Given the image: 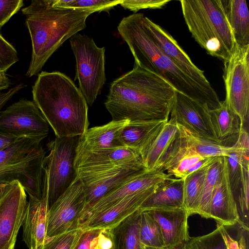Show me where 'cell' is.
<instances>
[{
  "instance_id": "6da1fadb",
  "label": "cell",
  "mask_w": 249,
  "mask_h": 249,
  "mask_svg": "<svg viewBox=\"0 0 249 249\" xmlns=\"http://www.w3.org/2000/svg\"><path fill=\"white\" fill-rule=\"evenodd\" d=\"M176 92L162 78L135 64L111 83L105 105L114 121H167Z\"/></svg>"
},
{
  "instance_id": "7a4b0ae2",
  "label": "cell",
  "mask_w": 249,
  "mask_h": 249,
  "mask_svg": "<svg viewBox=\"0 0 249 249\" xmlns=\"http://www.w3.org/2000/svg\"><path fill=\"white\" fill-rule=\"evenodd\" d=\"M142 13L124 17L118 32L131 52L135 64L159 76L175 90L198 102L209 110L220 106L218 95H213L180 70L160 48L149 34Z\"/></svg>"
},
{
  "instance_id": "3957f363",
  "label": "cell",
  "mask_w": 249,
  "mask_h": 249,
  "mask_svg": "<svg viewBox=\"0 0 249 249\" xmlns=\"http://www.w3.org/2000/svg\"><path fill=\"white\" fill-rule=\"evenodd\" d=\"M32 45L28 77L39 73L52 55L68 39L86 27L90 9L54 7L52 0H33L23 8Z\"/></svg>"
},
{
  "instance_id": "277c9868",
  "label": "cell",
  "mask_w": 249,
  "mask_h": 249,
  "mask_svg": "<svg viewBox=\"0 0 249 249\" xmlns=\"http://www.w3.org/2000/svg\"><path fill=\"white\" fill-rule=\"evenodd\" d=\"M33 102L56 137L82 136L88 129V106L80 89L59 71H42L32 87Z\"/></svg>"
},
{
  "instance_id": "5b68a950",
  "label": "cell",
  "mask_w": 249,
  "mask_h": 249,
  "mask_svg": "<svg viewBox=\"0 0 249 249\" xmlns=\"http://www.w3.org/2000/svg\"><path fill=\"white\" fill-rule=\"evenodd\" d=\"M192 36L208 53L223 62L233 53L236 44L222 0H180Z\"/></svg>"
},
{
  "instance_id": "8992f818",
  "label": "cell",
  "mask_w": 249,
  "mask_h": 249,
  "mask_svg": "<svg viewBox=\"0 0 249 249\" xmlns=\"http://www.w3.org/2000/svg\"><path fill=\"white\" fill-rule=\"evenodd\" d=\"M80 138L56 137L47 144L49 153L44 159L42 198L49 209L78 177L75 162Z\"/></svg>"
},
{
  "instance_id": "52a82bcc",
  "label": "cell",
  "mask_w": 249,
  "mask_h": 249,
  "mask_svg": "<svg viewBox=\"0 0 249 249\" xmlns=\"http://www.w3.org/2000/svg\"><path fill=\"white\" fill-rule=\"evenodd\" d=\"M69 40L76 60L74 80L87 104L92 106L106 81L105 48L98 47L91 37L78 33Z\"/></svg>"
},
{
  "instance_id": "ba28073f",
  "label": "cell",
  "mask_w": 249,
  "mask_h": 249,
  "mask_svg": "<svg viewBox=\"0 0 249 249\" xmlns=\"http://www.w3.org/2000/svg\"><path fill=\"white\" fill-rule=\"evenodd\" d=\"M224 65L225 100L239 117L240 127H244L249 113V45H236L232 56Z\"/></svg>"
},
{
  "instance_id": "9c48e42d",
  "label": "cell",
  "mask_w": 249,
  "mask_h": 249,
  "mask_svg": "<svg viewBox=\"0 0 249 249\" xmlns=\"http://www.w3.org/2000/svg\"><path fill=\"white\" fill-rule=\"evenodd\" d=\"M50 127L33 101L20 99L0 112V131L19 138L41 142Z\"/></svg>"
},
{
  "instance_id": "30bf717a",
  "label": "cell",
  "mask_w": 249,
  "mask_h": 249,
  "mask_svg": "<svg viewBox=\"0 0 249 249\" xmlns=\"http://www.w3.org/2000/svg\"><path fill=\"white\" fill-rule=\"evenodd\" d=\"M28 200L18 180L0 185V249H14Z\"/></svg>"
},
{
  "instance_id": "8fae6325",
  "label": "cell",
  "mask_w": 249,
  "mask_h": 249,
  "mask_svg": "<svg viewBox=\"0 0 249 249\" xmlns=\"http://www.w3.org/2000/svg\"><path fill=\"white\" fill-rule=\"evenodd\" d=\"M86 202L84 185L77 177L49 209L47 229L48 240L79 228Z\"/></svg>"
},
{
  "instance_id": "7c38bea8",
  "label": "cell",
  "mask_w": 249,
  "mask_h": 249,
  "mask_svg": "<svg viewBox=\"0 0 249 249\" xmlns=\"http://www.w3.org/2000/svg\"><path fill=\"white\" fill-rule=\"evenodd\" d=\"M145 170L144 167L138 166L96 171H77L78 177L84 185L86 196V205L81 219L103 197Z\"/></svg>"
},
{
  "instance_id": "4fadbf2b",
  "label": "cell",
  "mask_w": 249,
  "mask_h": 249,
  "mask_svg": "<svg viewBox=\"0 0 249 249\" xmlns=\"http://www.w3.org/2000/svg\"><path fill=\"white\" fill-rule=\"evenodd\" d=\"M46 153L41 145L21 161L0 165V184L18 180L30 198L41 200L43 162Z\"/></svg>"
},
{
  "instance_id": "5bb4252c",
  "label": "cell",
  "mask_w": 249,
  "mask_h": 249,
  "mask_svg": "<svg viewBox=\"0 0 249 249\" xmlns=\"http://www.w3.org/2000/svg\"><path fill=\"white\" fill-rule=\"evenodd\" d=\"M75 166L76 170L85 171L144 167L140 152L134 149L122 146L90 150L82 146L80 142Z\"/></svg>"
},
{
  "instance_id": "9a60e30c",
  "label": "cell",
  "mask_w": 249,
  "mask_h": 249,
  "mask_svg": "<svg viewBox=\"0 0 249 249\" xmlns=\"http://www.w3.org/2000/svg\"><path fill=\"white\" fill-rule=\"evenodd\" d=\"M170 114L193 134L222 144L214 132L209 109L198 102L177 91Z\"/></svg>"
},
{
  "instance_id": "2e32d148",
  "label": "cell",
  "mask_w": 249,
  "mask_h": 249,
  "mask_svg": "<svg viewBox=\"0 0 249 249\" xmlns=\"http://www.w3.org/2000/svg\"><path fill=\"white\" fill-rule=\"evenodd\" d=\"M148 31L161 51L185 74L208 92L217 95L204 72L197 68L168 31L145 17Z\"/></svg>"
},
{
  "instance_id": "e0dca14e",
  "label": "cell",
  "mask_w": 249,
  "mask_h": 249,
  "mask_svg": "<svg viewBox=\"0 0 249 249\" xmlns=\"http://www.w3.org/2000/svg\"><path fill=\"white\" fill-rule=\"evenodd\" d=\"M171 178L160 170L143 171L101 199L82 217L80 224L88 218L110 207L125 197L158 187Z\"/></svg>"
},
{
  "instance_id": "ac0fdd59",
  "label": "cell",
  "mask_w": 249,
  "mask_h": 249,
  "mask_svg": "<svg viewBox=\"0 0 249 249\" xmlns=\"http://www.w3.org/2000/svg\"><path fill=\"white\" fill-rule=\"evenodd\" d=\"M209 216L218 225L226 227L238 224L240 227L242 226L236 200L231 186L226 157H223L222 167L213 190Z\"/></svg>"
},
{
  "instance_id": "d6986e66",
  "label": "cell",
  "mask_w": 249,
  "mask_h": 249,
  "mask_svg": "<svg viewBox=\"0 0 249 249\" xmlns=\"http://www.w3.org/2000/svg\"><path fill=\"white\" fill-rule=\"evenodd\" d=\"M160 186L125 197L110 207L88 218L79 228L83 230L112 229L139 210Z\"/></svg>"
},
{
  "instance_id": "ffe728a7",
  "label": "cell",
  "mask_w": 249,
  "mask_h": 249,
  "mask_svg": "<svg viewBox=\"0 0 249 249\" xmlns=\"http://www.w3.org/2000/svg\"><path fill=\"white\" fill-rule=\"evenodd\" d=\"M160 226L163 247L181 249L191 238L188 218L190 216L184 207L155 208L147 210Z\"/></svg>"
},
{
  "instance_id": "44dd1931",
  "label": "cell",
  "mask_w": 249,
  "mask_h": 249,
  "mask_svg": "<svg viewBox=\"0 0 249 249\" xmlns=\"http://www.w3.org/2000/svg\"><path fill=\"white\" fill-rule=\"evenodd\" d=\"M49 210L45 199L29 198L22 225L23 240L29 249H41L48 240L47 229Z\"/></svg>"
},
{
  "instance_id": "7402d4cb",
  "label": "cell",
  "mask_w": 249,
  "mask_h": 249,
  "mask_svg": "<svg viewBox=\"0 0 249 249\" xmlns=\"http://www.w3.org/2000/svg\"><path fill=\"white\" fill-rule=\"evenodd\" d=\"M128 120L114 121L103 125L88 128L81 136L80 143L84 148L95 150L125 146L121 138Z\"/></svg>"
},
{
  "instance_id": "603a6c76",
  "label": "cell",
  "mask_w": 249,
  "mask_h": 249,
  "mask_svg": "<svg viewBox=\"0 0 249 249\" xmlns=\"http://www.w3.org/2000/svg\"><path fill=\"white\" fill-rule=\"evenodd\" d=\"M176 142L181 147L193 151L202 157H229L231 153L243 150L234 144L226 146L198 137L178 124Z\"/></svg>"
},
{
  "instance_id": "cb8c5ba5",
  "label": "cell",
  "mask_w": 249,
  "mask_h": 249,
  "mask_svg": "<svg viewBox=\"0 0 249 249\" xmlns=\"http://www.w3.org/2000/svg\"><path fill=\"white\" fill-rule=\"evenodd\" d=\"M178 132L177 122L170 118L141 154L142 163L147 170H158Z\"/></svg>"
},
{
  "instance_id": "d4e9b609",
  "label": "cell",
  "mask_w": 249,
  "mask_h": 249,
  "mask_svg": "<svg viewBox=\"0 0 249 249\" xmlns=\"http://www.w3.org/2000/svg\"><path fill=\"white\" fill-rule=\"evenodd\" d=\"M167 121L129 122L122 133L121 140L125 146L141 154Z\"/></svg>"
},
{
  "instance_id": "484cf974",
  "label": "cell",
  "mask_w": 249,
  "mask_h": 249,
  "mask_svg": "<svg viewBox=\"0 0 249 249\" xmlns=\"http://www.w3.org/2000/svg\"><path fill=\"white\" fill-rule=\"evenodd\" d=\"M236 45H249V12L246 0H222Z\"/></svg>"
},
{
  "instance_id": "4316f807",
  "label": "cell",
  "mask_w": 249,
  "mask_h": 249,
  "mask_svg": "<svg viewBox=\"0 0 249 249\" xmlns=\"http://www.w3.org/2000/svg\"><path fill=\"white\" fill-rule=\"evenodd\" d=\"M183 189V179L171 178L157 189L140 209L143 211L159 208L184 207Z\"/></svg>"
},
{
  "instance_id": "83f0119b",
  "label": "cell",
  "mask_w": 249,
  "mask_h": 249,
  "mask_svg": "<svg viewBox=\"0 0 249 249\" xmlns=\"http://www.w3.org/2000/svg\"><path fill=\"white\" fill-rule=\"evenodd\" d=\"M140 209L110 229L114 249H145L140 238Z\"/></svg>"
},
{
  "instance_id": "f1b7e54d",
  "label": "cell",
  "mask_w": 249,
  "mask_h": 249,
  "mask_svg": "<svg viewBox=\"0 0 249 249\" xmlns=\"http://www.w3.org/2000/svg\"><path fill=\"white\" fill-rule=\"evenodd\" d=\"M209 113L215 135L222 144L230 137L238 135L240 119L225 100L221 101L218 107L209 110Z\"/></svg>"
},
{
  "instance_id": "f546056e",
  "label": "cell",
  "mask_w": 249,
  "mask_h": 249,
  "mask_svg": "<svg viewBox=\"0 0 249 249\" xmlns=\"http://www.w3.org/2000/svg\"><path fill=\"white\" fill-rule=\"evenodd\" d=\"M212 162L183 178V205L190 215L197 213L207 171Z\"/></svg>"
},
{
  "instance_id": "4dcf8cb0",
  "label": "cell",
  "mask_w": 249,
  "mask_h": 249,
  "mask_svg": "<svg viewBox=\"0 0 249 249\" xmlns=\"http://www.w3.org/2000/svg\"><path fill=\"white\" fill-rule=\"evenodd\" d=\"M37 140L22 138L0 150V165L21 161L38 149L42 145Z\"/></svg>"
},
{
  "instance_id": "1f68e13d",
  "label": "cell",
  "mask_w": 249,
  "mask_h": 249,
  "mask_svg": "<svg viewBox=\"0 0 249 249\" xmlns=\"http://www.w3.org/2000/svg\"><path fill=\"white\" fill-rule=\"evenodd\" d=\"M222 165L223 157H217L208 168L197 213L203 218H210L211 199Z\"/></svg>"
},
{
  "instance_id": "d6a6232c",
  "label": "cell",
  "mask_w": 249,
  "mask_h": 249,
  "mask_svg": "<svg viewBox=\"0 0 249 249\" xmlns=\"http://www.w3.org/2000/svg\"><path fill=\"white\" fill-rule=\"evenodd\" d=\"M140 238L145 247H163V239L160 226L148 211H142Z\"/></svg>"
},
{
  "instance_id": "836d02e7",
  "label": "cell",
  "mask_w": 249,
  "mask_h": 249,
  "mask_svg": "<svg viewBox=\"0 0 249 249\" xmlns=\"http://www.w3.org/2000/svg\"><path fill=\"white\" fill-rule=\"evenodd\" d=\"M123 0H52V5L69 8L90 9L95 12L108 11Z\"/></svg>"
},
{
  "instance_id": "e575fe53",
  "label": "cell",
  "mask_w": 249,
  "mask_h": 249,
  "mask_svg": "<svg viewBox=\"0 0 249 249\" xmlns=\"http://www.w3.org/2000/svg\"><path fill=\"white\" fill-rule=\"evenodd\" d=\"M249 164L243 167L237 204L242 223L241 228H249Z\"/></svg>"
},
{
  "instance_id": "d590c367",
  "label": "cell",
  "mask_w": 249,
  "mask_h": 249,
  "mask_svg": "<svg viewBox=\"0 0 249 249\" xmlns=\"http://www.w3.org/2000/svg\"><path fill=\"white\" fill-rule=\"evenodd\" d=\"M249 152H233L227 157L229 177L233 194L238 190L242 173L243 167L249 164Z\"/></svg>"
},
{
  "instance_id": "8d00e7d4",
  "label": "cell",
  "mask_w": 249,
  "mask_h": 249,
  "mask_svg": "<svg viewBox=\"0 0 249 249\" xmlns=\"http://www.w3.org/2000/svg\"><path fill=\"white\" fill-rule=\"evenodd\" d=\"M185 249H227L220 228L201 236L191 237L184 246Z\"/></svg>"
},
{
  "instance_id": "74e56055",
  "label": "cell",
  "mask_w": 249,
  "mask_h": 249,
  "mask_svg": "<svg viewBox=\"0 0 249 249\" xmlns=\"http://www.w3.org/2000/svg\"><path fill=\"white\" fill-rule=\"evenodd\" d=\"M83 230L79 228L49 239L41 249H73Z\"/></svg>"
},
{
  "instance_id": "f35d334b",
  "label": "cell",
  "mask_w": 249,
  "mask_h": 249,
  "mask_svg": "<svg viewBox=\"0 0 249 249\" xmlns=\"http://www.w3.org/2000/svg\"><path fill=\"white\" fill-rule=\"evenodd\" d=\"M204 158L197 154L191 151L181 157L168 171L167 174L176 178L183 179L186 173L196 162Z\"/></svg>"
},
{
  "instance_id": "ab89813d",
  "label": "cell",
  "mask_w": 249,
  "mask_h": 249,
  "mask_svg": "<svg viewBox=\"0 0 249 249\" xmlns=\"http://www.w3.org/2000/svg\"><path fill=\"white\" fill-rule=\"evenodd\" d=\"M16 49L0 34V71L6 72L19 59Z\"/></svg>"
},
{
  "instance_id": "60d3db41",
  "label": "cell",
  "mask_w": 249,
  "mask_h": 249,
  "mask_svg": "<svg viewBox=\"0 0 249 249\" xmlns=\"http://www.w3.org/2000/svg\"><path fill=\"white\" fill-rule=\"evenodd\" d=\"M169 0H123L120 4L125 9L135 13L144 9H160L168 3Z\"/></svg>"
},
{
  "instance_id": "b9f144b4",
  "label": "cell",
  "mask_w": 249,
  "mask_h": 249,
  "mask_svg": "<svg viewBox=\"0 0 249 249\" xmlns=\"http://www.w3.org/2000/svg\"><path fill=\"white\" fill-rule=\"evenodd\" d=\"M23 6L22 0H0V29Z\"/></svg>"
},
{
  "instance_id": "7bdbcfd3",
  "label": "cell",
  "mask_w": 249,
  "mask_h": 249,
  "mask_svg": "<svg viewBox=\"0 0 249 249\" xmlns=\"http://www.w3.org/2000/svg\"><path fill=\"white\" fill-rule=\"evenodd\" d=\"M102 230H83L73 249H95L96 239Z\"/></svg>"
},
{
  "instance_id": "ee69618b",
  "label": "cell",
  "mask_w": 249,
  "mask_h": 249,
  "mask_svg": "<svg viewBox=\"0 0 249 249\" xmlns=\"http://www.w3.org/2000/svg\"><path fill=\"white\" fill-rule=\"evenodd\" d=\"M25 86V85L23 83H20L10 89L6 92H0V112L6 103L19 91L24 88Z\"/></svg>"
},
{
  "instance_id": "f6af8a7d",
  "label": "cell",
  "mask_w": 249,
  "mask_h": 249,
  "mask_svg": "<svg viewBox=\"0 0 249 249\" xmlns=\"http://www.w3.org/2000/svg\"><path fill=\"white\" fill-rule=\"evenodd\" d=\"M216 225L220 228L227 249H240L238 241L231 236L226 227L221 225Z\"/></svg>"
},
{
  "instance_id": "bcb514c9",
  "label": "cell",
  "mask_w": 249,
  "mask_h": 249,
  "mask_svg": "<svg viewBox=\"0 0 249 249\" xmlns=\"http://www.w3.org/2000/svg\"><path fill=\"white\" fill-rule=\"evenodd\" d=\"M19 139L0 131V150L10 145Z\"/></svg>"
},
{
  "instance_id": "7dc6e473",
  "label": "cell",
  "mask_w": 249,
  "mask_h": 249,
  "mask_svg": "<svg viewBox=\"0 0 249 249\" xmlns=\"http://www.w3.org/2000/svg\"><path fill=\"white\" fill-rule=\"evenodd\" d=\"M11 84V81L7 77L5 72L0 71V91L8 89Z\"/></svg>"
},
{
  "instance_id": "c3c4849f",
  "label": "cell",
  "mask_w": 249,
  "mask_h": 249,
  "mask_svg": "<svg viewBox=\"0 0 249 249\" xmlns=\"http://www.w3.org/2000/svg\"><path fill=\"white\" fill-rule=\"evenodd\" d=\"M145 249H167L164 247H145ZM181 249H185L184 247Z\"/></svg>"
},
{
  "instance_id": "681fc988",
  "label": "cell",
  "mask_w": 249,
  "mask_h": 249,
  "mask_svg": "<svg viewBox=\"0 0 249 249\" xmlns=\"http://www.w3.org/2000/svg\"><path fill=\"white\" fill-rule=\"evenodd\" d=\"M113 249V246L112 248H109V249Z\"/></svg>"
},
{
  "instance_id": "f907efd6",
  "label": "cell",
  "mask_w": 249,
  "mask_h": 249,
  "mask_svg": "<svg viewBox=\"0 0 249 249\" xmlns=\"http://www.w3.org/2000/svg\"><path fill=\"white\" fill-rule=\"evenodd\" d=\"M0 185H1V184H0Z\"/></svg>"
}]
</instances>
